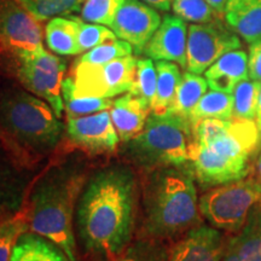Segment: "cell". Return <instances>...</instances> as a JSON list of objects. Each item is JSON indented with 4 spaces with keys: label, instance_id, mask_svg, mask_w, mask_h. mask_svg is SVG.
<instances>
[{
    "label": "cell",
    "instance_id": "obj_26",
    "mask_svg": "<svg viewBox=\"0 0 261 261\" xmlns=\"http://www.w3.org/2000/svg\"><path fill=\"white\" fill-rule=\"evenodd\" d=\"M261 83L250 79L241 81L233 90L234 120H255Z\"/></svg>",
    "mask_w": 261,
    "mask_h": 261
},
{
    "label": "cell",
    "instance_id": "obj_30",
    "mask_svg": "<svg viewBox=\"0 0 261 261\" xmlns=\"http://www.w3.org/2000/svg\"><path fill=\"white\" fill-rule=\"evenodd\" d=\"M168 250L162 241L143 238L129 243L117 261H167Z\"/></svg>",
    "mask_w": 261,
    "mask_h": 261
},
{
    "label": "cell",
    "instance_id": "obj_20",
    "mask_svg": "<svg viewBox=\"0 0 261 261\" xmlns=\"http://www.w3.org/2000/svg\"><path fill=\"white\" fill-rule=\"evenodd\" d=\"M27 179L0 152V214L18 211L23 200Z\"/></svg>",
    "mask_w": 261,
    "mask_h": 261
},
{
    "label": "cell",
    "instance_id": "obj_2",
    "mask_svg": "<svg viewBox=\"0 0 261 261\" xmlns=\"http://www.w3.org/2000/svg\"><path fill=\"white\" fill-rule=\"evenodd\" d=\"M86 182L84 163L68 160L54 166L39 178L25 213L29 232L56 244L70 261L76 260L74 211Z\"/></svg>",
    "mask_w": 261,
    "mask_h": 261
},
{
    "label": "cell",
    "instance_id": "obj_12",
    "mask_svg": "<svg viewBox=\"0 0 261 261\" xmlns=\"http://www.w3.org/2000/svg\"><path fill=\"white\" fill-rule=\"evenodd\" d=\"M161 24L154 8L140 0H125L114 18L110 29L121 40L128 42L137 55L142 54Z\"/></svg>",
    "mask_w": 261,
    "mask_h": 261
},
{
    "label": "cell",
    "instance_id": "obj_33",
    "mask_svg": "<svg viewBox=\"0 0 261 261\" xmlns=\"http://www.w3.org/2000/svg\"><path fill=\"white\" fill-rule=\"evenodd\" d=\"M25 232H29L25 215H16L0 224V261H10L18 238Z\"/></svg>",
    "mask_w": 261,
    "mask_h": 261
},
{
    "label": "cell",
    "instance_id": "obj_14",
    "mask_svg": "<svg viewBox=\"0 0 261 261\" xmlns=\"http://www.w3.org/2000/svg\"><path fill=\"white\" fill-rule=\"evenodd\" d=\"M228 242L221 230L197 225L169 248L167 261H223Z\"/></svg>",
    "mask_w": 261,
    "mask_h": 261
},
{
    "label": "cell",
    "instance_id": "obj_36",
    "mask_svg": "<svg viewBox=\"0 0 261 261\" xmlns=\"http://www.w3.org/2000/svg\"><path fill=\"white\" fill-rule=\"evenodd\" d=\"M248 74L249 79L261 83V39L249 46L248 55Z\"/></svg>",
    "mask_w": 261,
    "mask_h": 261
},
{
    "label": "cell",
    "instance_id": "obj_16",
    "mask_svg": "<svg viewBox=\"0 0 261 261\" xmlns=\"http://www.w3.org/2000/svg\"><path fill=\"white\" fill-rule=\"evenodd\" d=\"M150 112L151 106L146 100L129 92L114 100L110 116L120 142L125 144L139 135L144 128Z\"/></svg>",
    "mask_w": 261,
    "mask_h": 261
},
{
    "label": "cell",
    "instance_id": "obj_21",
    "mask_svg": "<svg viewBox=\"0 0 261 261\" xmlns=\"http://www.w3.org/2000/svg\"><path fill=\"white\" fill-rule=\"evenodd\" d=\"M240 261H261V201L254 205L242 230L231 237Z\"/></svg>",
    "mask_w": 261,
    "mask_h": 261
},
{
    "label": "cell",
    "instance_id": "obj_1",
    "mask_svg": "<svg viewBox=\"0 0 261 261\" xmlns=\"http://www.w3.org/2000/svg\"><path fill=\"white\" fill-rule=\"evenodd\" d=\"M137 196V178L125 165L107 166L87 179L76 205L77 234L87 252L117 261L132 238Z\"/></svg>",
    "mask_w": 261,
    "mask_h": 261
},
{
    "label": "cell",
    "instance_id": "obj_22",
    "mask_svg": "<svg viewBox=\"0 0 261 261\" xmlns=\"http://www.w3.org/2000/svg\"><path fill=\"white\" fill-rule=\"evenodd\" d=\"M10 261H70L56 244L39 234L25 232L18 238Z\"/></svg>",
    "mask_w": 261,
    "mask_h": 261
},
{
    "label": "cell",
    "instance_id": "obj_39",
    "mask_svg": "<svg viewBox=\"0 0 261 261\" xmlns=\"http://www.w3.org/2000/svg\"><path fill=\"white\" fill-rule=\"evenodd\" d=\"M223 261H240V259H238L237 256L236 250H234L232 243H231V237H230V242H228L226 254H225Z\"/></svg>",
    "mask_w": 261,
    "mask_h": 261
},
{
    "label": "cell",
    "instance_id": "obj_18",
    "mask_svg": "<svg viewBox=\"0 0 261 261\" xmlns=\"http://www.w3.org/2000/svg\"><path fill=\"white\" fill-rule=\"evenodd\" d=\"M224 17L227 27L249 45L261 39V0H227Z\"/></svg>",
    "mask_w": 261,
    "mask_h": 261
},
{
    "label": "cell",
    "instance_id": "obj_34",
    "mask_svg": "<svg viewBox=\"0 0 261 261\" xmlns=\"http://www.w3.org/2000/svg\"><path fill=\"white\" fill-rule=\"evenodd\" d=\"M172 9L174 15L182 21L195 24L208 23L218 17L205 0H173Z\"/></svg>",
    "mask_w": 261,
    "mask_h": 261
},
{
    "label": "cell",
    "instance_id": "obj_4",
    "mask_svg": "<svg viewBox=\"0 0 261 261\" xmlns=\"http://www.w3.org/2000/svg\"><path fill=\"white\" fill-rule=\"evenodd\" d=\"M260 146L261 132L255 120L231 119L212 142L191 143L189 163L201 187H219L248 177Z\"/></svg>",
    "mask_w": 261,
    "mask_h": 261
},
{
    "label": "cell",
    "instance_id": "obj_37",
    "mask_svg": "<svg viewBox=\"0 0 261 261\" xmlns=\"http://www.w3.org/2000/svg\"><path fill=\"white\" fill-rule=\"evenodd\" d=\"M208 5L214 10L218 17H221L225 14V8H226L227 0H205Z\"/></svg>",
    "mask_w": 261,
    "mask_h": 261
},
{
    "label": "cell",
    "instance_id": "obj_17",
    "mask_svg": "<svg viewBox=\"0 0 261 261\" xmlns=\"http://www.w3.org/2000/svg\"><path fill=\"white\" fill-rule=\"evenodd\" d=\"M204 77L211 90L232 94L237 85L249 77L247 54L240 48L227 52L204 71Z\"/></svg>",
    "mask_w": 261,
    "mask_h": 261
},
{
    "label": "cell",
    "instance_id": "obj_7",
    "mask_svg": "<svg viewBox=\"0 0 261 261\" xmlns=\"http://www.w3.org/2000/svg\"><path fill=\"white\" fill-rule=\"evenodd\" d=\"M260 201L261 180L257 177H246L205 191L200 197V212L213 227L238 233L250 211Z\"/></svg>",
    "mask_w": 261,
    "mask_h": 261
},
{
    "label": "cell",
    "instance_id": "obj_24",
    "mask_svg": "<svg viewBox=\"0 0 261 261\" xmlns=\"http://www.w3.org/2000/svg\"><path fill=\"white\" fill-rule=\"evenodd\" d=\"M207 80L205 77H202L200 74L191 73V71L184 73L181 75L180 84H179L174 100H173L168 112L189 120L192 109L207 92Z\"/></svg>",
    "mask_w": 261,
    "mask_h": 261
},
{
    "label": "cell",
    "instance_id": "obj_10",
    "mask_svg": "<svg viewBox=\"0 0 261 261\" xmlns=\"http://www.w3.org/2000/svg\"><path fill=\"white\" fill-rule=\"evenodd\" d=\"M241 47L240 37L218 18L208 23H192L188 28L187 70L201 75L225 54Z\"/></svg>",
    "mask_w": 261,
    "mask_h": 261
},
{
    "label": "cell",
    "instance_id": "obj_19",
    "mask_svg": "<svg viewBox=\"0 0 261 261\" xmlns=\"http://www.w3.org/2000/svg\"><path fill=\"white\" fill-rule=\"evenodd\" d=\"M83 19L71 16H58L51 18L45 28V39L48 48L61 56L79 55L80 25Z\"/></svg>",
    "mask_w": 261,
    "mask_h": 261
},
{
    "label": "cell",
    "instance_id": "obj_23",
    "mask_svg": "<svg viewBox=\"0 0 261 261\" xmlns=\"http://www.w3.org/2000/svg\"><path fill=\"white\" fill-rule=\"evenodd\" d=\"M155 65L158 71V84L155 98L151 103V113L163 114L168 112L174 100L181 74L178 64L174 62L158 61Z\"/></svg>",
    "mask_w": 261,
    "mask_h": 261
},
{
    "label": "cell",
    "instance_id": "obj_8",
    "mask_svg": "<svg viewBox=\"0 0 261 261\" xmlns=\"http://www.w3.org/2000/svg\"><path fill=\"white\" fill-rule=\"evenodd\" d=\"M138 58L126 56L106 64L75 62L73 70L63 83L77 97L113 98L129 92L135 81Z\"/></svg>",
    "mask_w": 261,
    "mask_h": 261
},
{
    "label": "cell",
    "instance_id": "obj_5",
    "mask_svg": "<svg viewBox=\"0 0 261 261\" xmlns=\"http://www.w3.org/2000/svg\"><path fill=\"white\" fill-rule=\"evenodd\" d=\"M47 102L27 90L10 87L0 94V127L19 151L41 158L54 150L63 123Z\"/></svg>",
    "mask_w": 261,
    "mask_h": 261
},
{
    "label": "cell",
    "instance_id": "obj_35",
    "mask_svg": "<svg viewBox=\"0 0 261 261\" xmlns=\"http://www.w3.org/2000/svg\"><path fill=\"white\" fill-rule=\"evenodd\" d=\"M116 35L110 28L104 27V24L97 23H85L81 22L79 38V51L83 54L85 51L92 50L93 47L99 46L107 41L116 40Z\"/></svg>",
    "mask_w": 261,
    "mask_h": 261
},
{
    "label": "cell",
    "instance_id": "obj_27",
    "mask_svg": "<svg viewBox=\"0 0 261 261\" xmlns=\"http://www.w3.org/2000/svg\"><path fill=\"white\" fill-rule=\"evenodd\" d=\"M62 98H63L67 119H76L80 116L112 109L114 103V100L110 98L74 96L69 87L64 83H62Z\"/></svg>",
    "mask_w": 261,
    "mask_h": 261
},
{
    "label": "cell",
    "instance_id": "obj_29",
    "mask_svg": "<svg viewBox=\"0 0 261 261\" xmlns=\"http://www.w3.org/2000/svg\"><path fill=\"white\" fill-rule=\"evenodd\" d=\"M158 84V71L151 58H140L137 62L135 81L130 87L129 93L143 98L151 106L156 93Z\"/></svg>",
    "mask_w": 261,
    "mask_h": 261
},
{
    "label": "cell",
    "instance_id": "obj_13",
    "mask_svg": "<svg viewBox=\"0 0 261 261\" xmlns=\"http://www.w3.org/2000/svg\"><path fill=\"white\" fill-rule=\"evenodd\" d=\"M67 135L75 145L92 155L113 152L120 142L108 110L67 119Z\"/></svg>",
    "mask_w": 261,
    "mask_h": 261
},
{
    "label": "cell",
    "instance_id": "obj_32",
    "mask_svg": "<svg viewBox=\"0 0 261 261\" xmlns=\"http://www.w3.org/2000/svg\"><path fill=\"white\" fill-rule=\"evenodd\" d=\"M125 0H84L80 16L90 23L109 25Z\"/></svg>",
    "mask_w": 261,
    "mask_h": 261
},
{
    "label": "cell",
    "instance_id": "obj_6",
    "mask_svg": "<svg viewBox=\"0 0 261 261\" xmlns=\"http://www.w3.org/2000/svg\"><path fill=\"white\" fill-rule=\"evenodd\" d=\"M192 128L188 119L166 112L151 113L144 128L129 142L123 152L130 162L145 172L189 162Z\"/></svg>",
    "mask_w": 261,
    "mask_h": 261
},
{
    "label": "cell",
    "instance_id": "obj_11",
    "mask_svg": "<svg viewBox=\"0 0 261 261\" xmlns=\"http://www.w3.org/2000/svg\"><path fill=\"white\" fill-rule=\"evenodd\" d=\"M0 48L10 55L44 48L41 25L18 0H0Z\"/></svg>",
    "mask_w": 261,
    "mask_h": 261
},
{
    "label": "cell",
    "instance_id": "obj_9",
    "mask_svg": "<svg viewBox=\"0 0 261 261\" xmlns=\"http://www.w3.org/2000/svg\"><path fill=\"white\" fill-rule=\"evenodd\" d=\"M9 56L14 61L16 77L22 86L47 102L57 116L62 117L64 109L62 83L67 68L65 61L45 48L31 54H9Z\"/></svg>",
    "mask_w": 261,
    "mask_h": 261
},
{
    "label": "cell",
    "instance_id": "obj_15",
    "mask_svg": "<svg viewBox=\"0 0 261 261\" xmlns=\"http://www.w3.org/2000/svg\"><path fill=\"white\" fill-rule=\"evenodd\" d=\"M187 45L188 27L185 21L175 15H166L143 54L154 61L174 62L187 68Z\"/></svg>",
    "mask_w": 261,
    "mask_h": 261
},
{
    "label": "cell",
    "instance_id": "obj_28",
    "mask_svg": "<svg viewBox=\"0 0 261 261\" xmlns=\"http://www.w3.org/2000/svg\"><path fill=\"white\" fill-rule=\"evenodd\" d=\"M38 21L51 19L80 11L84 0H18Z\"/></svg>",
    "mask_w": 261,
    "mask_h": 261
},
{
    "label": "cell",
    "instance_id": "obj_3",
    "mask_svg": "<svg viewBox=\"0 0 261 261\" xmlns=\"http://www.w3.org/2000/svg\"><path fill=\"white\" fill-rule=\"evenodd\" d=\"M190 163L145 173L143 238L166 241L200 225V200Z\"/></svg>",
    "mask_w": 261,
    "mask_h": 261
},
{
    "label": "cell",
    "instance_id": "obj_25",
    "mask_svg": "<svg viewBox=\"0 0 261 261\" xmlns=\"http://www.w3.org/2000/svg\"><path fill=\"white\" fill-rule=\"evenodd\" d=\"M233 115V96L230 93L210 91L205 92L190 114L191 126L204 119L231 120Z\"/></svg>",
    "mask_w": 261,
    "mask_h": 261
},
{
    "label": "cell",
    "instance_id": "obj_38",
    "mask_svg": "<svg viewBox=\"0 0 261 261\" xmlns=\"http://www.w3.org/2000/svg\"><path fill=\"white\" fill-rule=\"evenodd\" d=\"M143 2L154 9L161 10V11H168L171 9L173 0H143Z\"/></svg>",
    "mask_w": 261,
    "mask_h": 261
},
{
    "label": "cell",
    "instance_id": "obj_41",
    "mask_svg": "<svg viewBox=\"0 0 261 261\" xmlns=\"http://www.w3.org/2000/svg\"><path fill=\"white\" fill-rule=\"evenodd\" d=\"M256 172H257V178L261 180V154H260L259 160H257L256 162Z\"/></svg>",
    "mask_w": 261,
    "mask_h": 261
},
{
    "label": "cell",
    "instance_id": "obj_40",
    "mask_svg": "<svg viewBox=\"0 0 261 261\" xmlns=\"http://www.w3.org/2000/svg\"><path fill=\"white\" fill-rule=\"evenodd\" d=\"M255 122L257 125V128H259V130L261 132V91H260V94H259V102H257Z\"/></svg>",
    "mask_w": 261,
    "mask_h": 261
},
{
    "label": "cell",
    "instance_id": "obj_31",
    "mask_svg": "<svg viewBox=\"0 0 261 261\" xmlns=\"http://www.w3.org/2000/svg\"><path fill=\"white\" fill-rule=\"evenodd\" d=\"M133 48L128 42L123 40H112L107 41L99 46L93 47L92 50L87 51L86 54L81 55L77 58V63L84 64H106L117 58L130 56Z\"/></svg>",
    "mask_w": 261,
    "mask_h": 261
}]
</instances>
